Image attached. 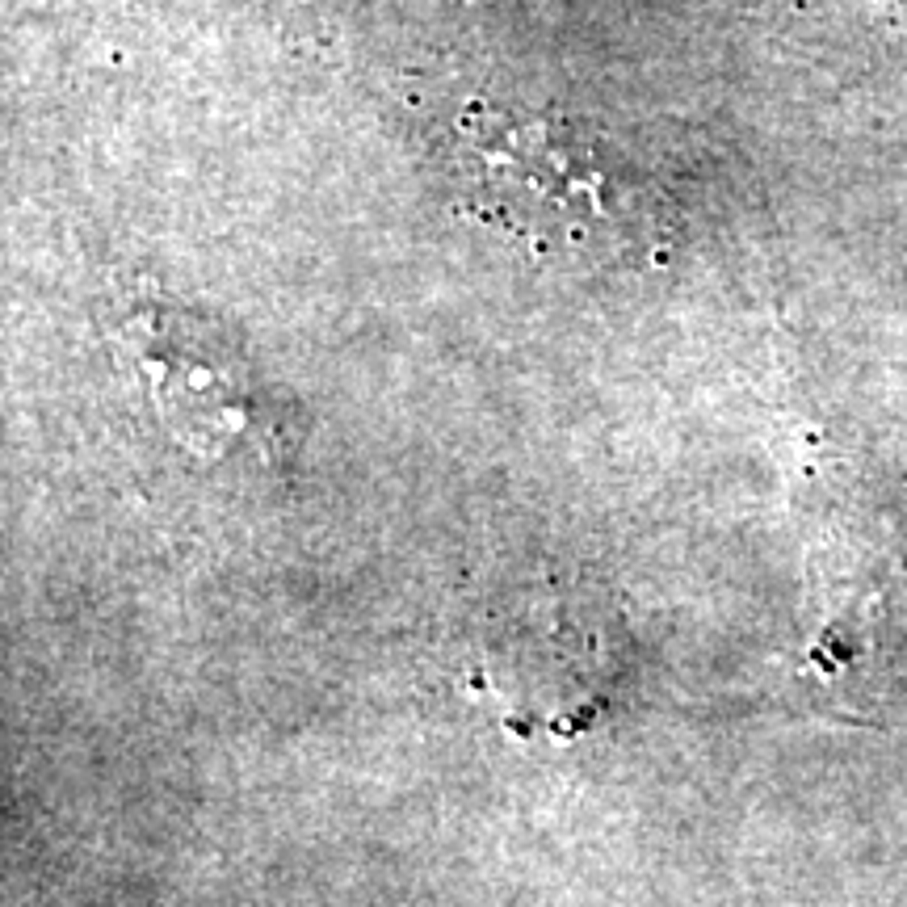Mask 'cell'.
<instances>
[{
  "mask_svg": "<svg viewBox=\"0 0 907 907\" xmlns=\"http://www.w3.org/2000/svg\"><path fill=\"white\" fill-rule=\"evenodd\" d=\"M118 344L131 357L139 387L168 433L202 458H227L248 450L265 462H282L286 416L282 404L252 374L248 357L189 311L152 303L135 311Z\"/></svg>",
  "mask_w": 907,
  "mask_h": 907,
  "instance_id": "cell-2",
  "label": "cell"
},
{
  "mask_svg": "<svg viewBox=\"0 0 907 907\" xmlns=\"http://www.w3.org/2000/svg\"><path fill=\"white\" fill-rule=\"evenodd\" d=\"M454 160L492 223L551 252L626 260L651 248V193L559 118L475 105L454 131Z\"/></svg>",
  "mask_w": 907,
  "mask_h": 907,
  "instance_id": "cell-1",
  "label": "cell"
}]
</instances>
